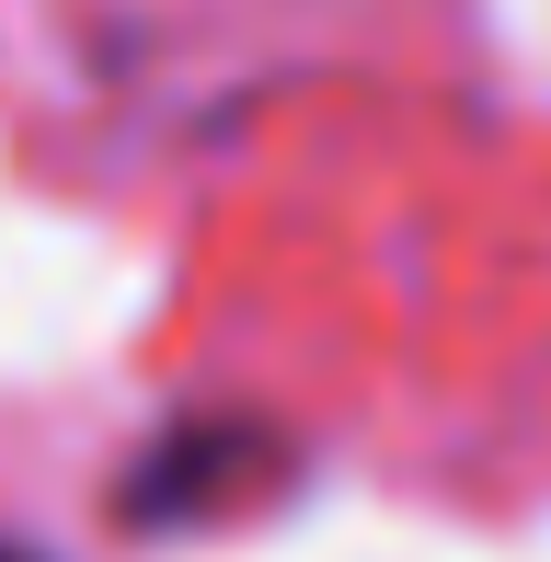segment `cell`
Instances as JSON below:
<instances>
[{
    "mask_svg": "<svg viewBox=\"0 0 551 562\" xmlns=\"http://www.w3.org/2000/svg\"><path fill=\"white\" fill-rule=\"evenodd\" d=\"M0 562H23V551H0Z\"/></svg>",
    "mask_w": 551,
    "mask_h": 562,
    "instance_id": "cell-1",
    "label": "cell"
}]
</instances>
